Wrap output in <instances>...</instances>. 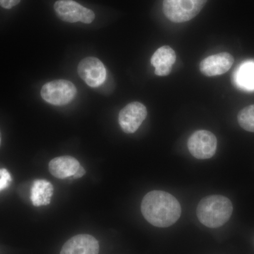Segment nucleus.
<instances>
[{
    "instance_id": "f257e3e1",
    "label": "nucleus",
    "mask_w": 254,
    "mask_h": 254,
    "mask_svg": "<svg viewBox=\"0 0 254 254\" xmlns=\"http://www.w3.org/2000/svg\"><path fill=\"white\" fill-rule=\"evenodd\" d=\"M141 213L153 226H171L181 216L180 202L174 195L163 190H152L141 202Z\"/></svg>"
},
{
    "instance_id": "f03ea898",
    "label": "nucleus",
    "mask_w": 254,
    "mask_h": 254,
    "mask_svg": "<svg viewBox=\"0 0 254 254\" xmlns=\"http://www.w3.org/2000/svg\"><path fill=\"white\" fill-rule=\"evenodd\" d=\"M233 206L231 200L220 195H212L200 200L197 207V217L205 226L217 228L231 218Z\"/></svg>"
},
{
    "instance_id": "7ed1b4c3",
    "label": "nucleus",
    "mask_w": 254,
    "mask_h": 254,
    "mask_svg": "<svg viewBox=\"0 0 254 254\" xmlns=\"http://www.w3.org/2000/svg\"><path fill=\"white\" fill-rule=\"evenodd\" d=\"M208 0H163V12L170 21L184 23L199 14Z\"/></svg>"
},
{
    "instance_id": "20e7f679",
    "label": "nucleus",
    "mask_w": 254,
    "mask_h": 254,
    "mask_svg": "<svg viewBox=\"0 0 254 254\" xmlns=\"http://www.w3.org/2000/svg\"><path fill=\"white\" fill-rule=\"evenodd\" d=\"M76 92V86L71 81L60 79L46 83L42 88L41 94L47 103L62 106L72 101Z\"/></svg>"
},
{
    "instance_id": "39448f33",
    "label": "nucleus",
    "mask_w": 254,
    "mask_h": 254,
    "mask_svg": "<svg viewBox=\"0 0 254 254\" xmlns=\"http://www.w3.org/2000/svg\"><path fill=\"white\" fill-rule=\"evenodd\" d=\"M55 12L60 19L68 23L78 21L89 24L94 21L95 15L92 10L87 9L73 0H58L55 3Z\"/></svg>"
},
{
    "instance_id": "423d86ee",
    "label": "nucleus",
    "mask_w": 254,
    "mask_h": 254,
    "mask_svg": "<svg viewBox=\"0 0 254 254\" xmlns=\"http://www.w3.org/2000/svg\"><path fill=\"white\" fill-rule=\"evenodd\" d=\"M217 138L212 132L198 130L192 133L187 141L190 154L199 160L212 158L217 149Z\"/></svg>"
},
{
    "instance_id": "0eeeda50",
    "label": "nucleus",
    "mask_w": 254,
    "mask_h": 254,
    "mask_svg": "<svg viewBox=\"0 0 254 254\" xmlns=\"http://www.w3.org/2000/svg\"><path fill=\"white\" fill-rule=\"evenodd\" d=\"M78 73L86 84L98 88L106 80L107 71L103 63L94 57H88L80 62Z\"/></svg>"
},
{
    "instance_id": "6e6552de",
    "label": "nucleus",
    "mask_w": 254,
    "mask_h": 254,
    "mask_svg": "<svg viewBox=\"0 0 254 254\" xmlns=\"http://www.w3.org/2000/svg\"><path fill=\"white\" fill-rule=\"evenodd\" d=\"M147 109L139 102H133L125 106L119 114V124L126 133L136 132L146 118Z\"/></svg>"
},
{
    "instance_id": "1a4fd4ad",
    "label": "nucleus",
    "mask_w": 254,
    "mask_h": 254,
    "mask_svg": "<svg viewBox=\"0 0 254 254\" xmlns=\"http://www.w3.org/2000/svg\"><path fill=\"white\" fill-rule=\"evenodd\" d=\"M234 58L227 53L211 55L200 63V72L206 76H215L226 73L232 67Z\"/></svg>"
},
{
    "instance_id": "9d476101",
    "label": "nucleus",
    "mask_w": 254,
    "mask_h": 254,
    "mask_svg": "<svg viewBox=\"0 0 254 254\" xmlns=\"http://www.w3.org/2000/svg\"><path fill=\"white\" fill-rule=\"evenodd\" d=\"M99 250V243L95 237L78 235L64 245L60 254H98Z\"/></svg>"
},
{
    "instance_id": "9b49d317",
    "label": "nucleus",
    "mask_w": 254,
    "mask_h": 254,
    "mask_svg": "<svg viewBox=\"0 0 254 254\" xmlns=\"http://www.w3.org/2000/svg\"><path fill=\"white\" fill-rule=\"evenodd\" d=\"M175 61V52L168 46H164L157 50L150 60L151 64L155 68V74L160 76H165L170 74Z\"/></svg>"
},
{
    "instance_id": "f8f14e48",
    "label": "nucleus",
    "mask_w": 254,
    "mask_h": 254,
    "mask_svg": "<svg viewBox=\"0 0 254 254\" xmlns=\"http://www.w3.org/2000/svg\"><path fill=\"white\" fill-rule=\"evenodd\" d=\"M80 166L79 162L73 157H58L50 162L49 170L56 178L64 179L73 176Z\"/></svg>"
},
{
    "instance_id": "ddd939ff",
    "label": "nucleus",
    "mask_w": 254,
    "mask_h": 254,
    "mask_svg": "<svg viewBox=\"0 0 254 254\" xmlns=\"http://www.w3.org/2000/svg\"><path fill=\"white\" fill-rule=\"evenodd\" d=\"M54 193V187L45 180H37L33 182L31 190V199L34 206L50 204Z\"/></svg>"
},
{
    "instance_id": "4468645a",
    "label": "nucleus",
    "mask_w": 254,
    "mask_h": 254,
    "mask_svg": "<svg viewBox=\"0 0 254 254\" xmlns=\"http://www.w3.org/2000/svg\"><path fill=\"white\" fill-rule=\"evenodd\" d=\"M237 86L245 91L254 90V62L249 61L242 64L235 74Z\"/></svg>"
},
{
    "instance_id": "2eb2a0df",
    "label": "nucleus",
    "mask_w": 254,
    "mask_h": 254,
    "mask_svg": "<svg viewBox=\"0 0 254 254\" xmlns=\"http://www.w3.org/2000/svg\"><path fill=\"white\" fill-rule=\"evenodd\" d=\"M239 125L247 131L254 132V105L246 107L237 116Z\"/></svg>"
},
{
    "instance_id": "dca6fc26",
    "label": "nucleus",
    "mask_w": 254,
    "mask_h": 254,
    "mask_svg": "<svg viewBox=\"0 0 254 254\" xmlns=\"http://www.w3.org/2000/svg\"><path fill=\"white\" fill-rule=\"evenodd\" d=\"M11 176L6 169H0V191L9 187Z\"/></svg>"
},
{
    "instance_id": "f3484780",
    "label": "nucleus",
    "mask_w": 254,
    "mask_h": 254,
    "mask_svg": "<svg viewBox=\"0 0 254 254\" xmlns=\"http://www.w3.org/2000/svg\"><path fill=\"white\" fill-rule=\"evenodd\" d=\"M21 0H0V6L4 9H9L16 6Z\"/></svg>"
},
{
    "instance_id": "a211bd4d",
    "label": "nucleus",
    "mask_w": 254,
    "mask_h": 254,
    "mask_svg": "<svg viewBox=\"0 0 254 254\" xmlns=\"http://www.w3.org/2000/svg\"><path fill=\"white\" fill-rule=\"evenodd\" d=\"M85 174H86V171H85L84 168L82 166H80L79 169H78L77 172L75 173V175H73V178L75 179L81 178V177H83Z\"/></svg>"
},
{
    "instance_id": "6ab92c4d",
    "label": "nucleus",
    "mask_w": 254,
    "mask_h": 254,
    "mask_svg": "<svg viewBox=\"0 0 254 254\" xmlns=\"http://www.w3.org/2000/svg\"><path fill=\"white\" fill-rule=\"evenodd\" d=\"M1 132H0V145H1Z\"/></svg>"
}]
</instances>
